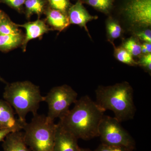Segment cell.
Here are the masks:
<instances>
[{
  "label": "cell",
  "instance_id": "15",
  "mask_svg": "<svg viewBox=\"0 0 151 151\" xmlns=\"http://www.w3.org/2000/svg\"><path fill=\"white\" fill-rule=\"evenodd\" d=\"M24 4L27 19L34 14L37 15L39 19L44 12L45 3L44 0H26Z\"/></svg>",
  "mask_w": 151,
  "mask_h": 151
},
{
  "label": "cell",
  "instance_id": "25",
  "mask_svg": "<svg viewBox=\"0 0 151 151\" xmlns=\"http://www.w3.org/2000/svg\"><path fill=\"white\" fill-rule=\"evenodd\" d=\"M137 37L145 42L151 43V30L149 29L142 30L136 33Z\"/></svg>",
  "mask_w": 151,
  "mask_h": 151
},
{
  "label": "cell",
  "instance_id": "11",
  "mask_svg": "<svg viewBox=\"0 0 151 151\" xmlns=\"http://www.w3.org/2000/svg\"><path fill=\"white\" fill-rule=\"evenodd\" d=\"M67 13L70 24L77 25L80 27L84 28L89 37L91 38L86 24L89 22L97 19L98 17L90 14L80 0L77 1L75 4L70 6Z\"/></svg>",
  "mask_w": 151,
  "mask_h": 151
},
{
  "label": "cell",
  "instance_id": "30",
  "mask_svg": "<svg viewBox=\"0 0 151 151\" xmlns=\"http://www.w3.org/2000/svg\"><path fill=\"white\" fill-rule=\"evenodd\" d=\"M0 81H2V82H4V83H6V81L4 80V79L2 78L1 77V76H0Z\"/></svg>",
  "mask_w": 151,
  "mask_h": 151
},
{
  "label": "cell",
  "instance_id": "13",
  "mask_svg": "<svg viewBox=\"0 0 151 151\" xmlns=\"http://www.w3.org/2000/svg\"><path fill=\"white\" fill-rule=\"evenodd\" d=\"M4 151H32L25 142L21 131L11 132L6 137L2 145Z\"/></svg>",
  "mask_w": 151,
  "mask_h": 151
},
{
  "label": "cell",
  "instance_id": "3",
  "mask_svg": "<svg viewBox=\"0 0 151 151\" xmlns=\"http://www.w3.org/2000/svg\"><path fill=\"white\" fill-rule=\"evenodd\" d=\"M3 97L14 108L18 119L24 122H26V116L29 113H32L33 116L37 114L40 104L45 100L39 87L29 81L7 84Z\"/></svg>",
  "mask_w": 151,
  "mask_h": 151
},
{
  "label": "cell",
  "instance_id": "29",
  "mask_svg": "<svg viewBox=\"0 0 151 151\" xmlns=\"http://www.w3.org/2000/svg\"><path fill=\"white\" fill-rule=\"evenodd\" d=\"M79 151H91V150H90V149L81 148H80V150H79Z\"/></svg>",
  "mask_w": 151,
  "mask_h": 151
},
{
  "label": "cell",
  "instance_id": "1",
  "mask_svg": "<svg viewBox=\"0 0 151 151\" xmlns=\"http://www.w3.org/2000/svg\"><path fill=\"white\" fill-rule=\"evenodd\" d=\"M74 104L58 124L78 139L89 140L99 137L98 129L105 111L87 95L77 100Z\"/></svg>",
  "mask_w": 151,
  "mask_h": 151
},
{
  "label": "cell",
  "instance_id": "19",
  "mask_svg": "<svg viewBox=\"0 0 151 151\" xmlns=\"http://www.w3.org/2000/svg\"><path fill=\"white\" fill-rule=\"evenodd\" d=\"M122 47L125 48L133 56H139L142 54V46L136 38L132 37L126 40Z\"/></svg>",
  "mask_w": 151,
  "mask_h": 151
},
{
  "label": "cell",
  "instance_id": "21",
  "mask_svg": "<svg viewBox=\"0 0 151 151\" xmlns=\"http://www.w3.org/2000/svg\"><path fill=\"white\" fill-rule=\"evenodd\" d=\"M51 9L60 11L67 14L70 7L69 0H47Z\"/></svg>",
  "mask_w": 151,
  "mask_h": 151
},
{
  "label": "cell",
  "instance_id": "8",
  "mask_svg": "<svg viewBox=\"0 0 151 151\" xmlns=\"http://www.w3.org/2000/svg\"><path fill=\"white\" fill-rule=\"evenodd\" d=\"M26 123L16 119L12 107L5 100H0V130L9 129L13 132L21 131Z\"/></svg>",
  "mask_w": 151,
  "mask_h": 151
},
{
  "label": "cell",
  "instance_id": "28",
  "mask_svg": "<svg viewBox=\"0 0 151 151\" xmlns=\"http://www.w3.org/2000/svg\"><path fill=\"white\" fill-rule=\"evenodd\" d=\"M7 15L5 14L4 12H3L2 11L0 10V24L1 23L3 20L6 17Z\"/></svg>",
  "mask_w": 151,
  "mask_h": 151
},
{
  "label": "cell",
  "instance_id": "12",
  "mask_svg": "<svg viewBox=\"0 0 151 151\" xmlns=\"http://www.w3.org/2000/svg\"><path fill=\"white\" fill-rule=\"evenodd\" d=\"M46 23L52 30L62 32L70 24L67 14L57 10L50 8L45 12Z\"/></svg>",
  "mask_w": 151,
  "mask_h": 151
},
{
  "label": "cell",
  "instance_id": "22",
  "mask_svg": "<svg viewBox=\"0 0 151 151\" xmlns=\"http://www.w3.org/2000/svg\"><path fill=\"white\" fill-rule=\"evenodd\" d=\"M138 65L142 67L147 72L150 73L151 71V54H145L138 61Z\"/></svg>",
  "mask_w": 151,
  "mask_h": 151
},
{
  "label": "cell",
  "instance_id": "6",
  "mask_svg": "<svg viewBox=\"0 0 151 151\" xmlns=\"http://www.w3.org/2000/svg\"><path fill=\"white\" fill-rule=\"evenodd\" d=\"M78 94L66 84L52 88L45 97L48 107L47 117L52 120L62 118L69 111V107L77 100Z\"/></svg>",
  "mask_w": 151,
  "mask_h": 151
},
{
  "label": "cell",
  "instance_id": "2",
  "mask_svg": "<svg viewBox=\"0 0 151 151\" xmlns=\"http://www.w3.org/2000/svg\"><path fill=\"white\" fill-rule=\"evenodd\" d=\"M96 102L105 111L111 110L119 122L134 118L136 109L134 102V91L128 82L124 81L108 86H100L95 91Z\"/></svg>",
  "mask_w": 151,
  "mask_h": 151
},
{
  "label": "cell",
  "instance_id": "20",
  "mask_svg": "<svg viewBox=\"0 0 151 151\" xmlns=\"http://www.w3.org/2000/svg\"><path fill=\"white\" fill-rule=\"evenodd\" d=\"M87 4L105 14L109 13L113 6V0H86Z\"/></svg>",
  "mask_w": 151,
  "mask_h": 151
},
{
  "label": "cell",
  "instance_id": "26",
  "mask_svg": "<svg viewBox=\"0 0 151 151\" xmlns=\"http://www.w3.org/2000/svg\"><path fill=\"white\" fill-rule=\"evenodd\" d=\"M142 46V52L144 54L151 53V43L144 42Z\"/></svg>",
  "mask_w": 151,
  "mask_h": 151
},
{
  "label": "cell",
  "instance_id": "4",
  "mask_svg": "<svg viewBox=\"0 0 151 151\" xmlns=\"http://www.w3.org/2000/svg\"><path fill=\"white\" fill-rule=\"evenodd\" d=\"M47 116L37 114L24 127L25 142L32 151H53L57 124Z\"/></svg>",
  "mask_w": 151,
  "mask_h": 151
},
{
  "label": "cell",
  "instance_id": "17",
  "mask_svg": "<svg viewBox=\"0 0 151 151\" xmlns=\"http://www.w3.org/2000/svg\"><path fill=\"white\" fill-rule=\"evenodd\" d=\"M22 34L17 24L12 21L7 15L0 24V35H17Z\"/></svg>",
  "mask_w": 151,
  "mask_h": 151
},
{
  "label": "cell",
  "instance_id": "18",
  "mask_svg": "<svg viewBox=\"0 0 151 151\" xmlns=\"http://www.w3.org/2000/svg\"><path fill=\"white\" fill-rule=\"evenodd\" d=\"M114 56L117 60L124 64L133 66L138 65L137 62L134 60L132 55L122 47H115Z\"/></svg>",
  "mask_w": 151,
  "mask_h": 151
},
{
  "label": "cell",
  "instance_id": "24",
  "mask_svg": "<svg viewBox=\"0 0 151 151\" xmlns=\"http://www.w3.org/2000/svg\"><path fill=\"white\" fill-rule=\"evenodd\" d=\"M2 2L4 3L12 8L17 11H20L24 4L26 0H1Z\"/></svg>",
  "mask_w": 151,
  "mask_h": 151
},
{
  "label": "cell",
  "instance_id": "7",
  "mask_svg": "<svg viewBox=\"0 0 151 151\" xmlns=\"http://www.w3.org/2000/svg\"><path fill=\"white\" fill-rule=\"evenodd\" d=\"M124 13L130 23L140 27L151 25V0H128Z\"/></svg>",
  "mask_w": 151,
  "mask_h": 151
},
{
  "label": "cell",
  "instance_id": "10",
  "mask_svg": "<svg viewBox=\"0 0 151 151\" xmlns=\"http://www.w3.org/2000/svg\"><path fill=\"white\" fill-rule=\"evenodd\" d=\"M78 139L57 124L53 151H79Z\"/></svg>",
  "mask_w": 151,
  "mask_h": 151
},
{
  "label": "cell",
  "instance_id": "16",
  "mask_svg": "<svg viewBox=\"0 0 151 151\" xmlns=\"http://www.w3.org/2000/svg\"><path fill=\"white\" fill-rule=\"evenodd\" d=\"M106 28L108 40L112 44L113 43V41L122 35L123 29L121 25L117 20L112 18H109L107 19Z\"/></svg>",
  "mask_w": 151,
  "mask_h": 151
},
{
  "label": "cell",
  "instance_id": "5",
  "mask_svg": "<svg viewBox=\"0 0 151 151\" xmlns=\"http://www.w3.org/2000/svg\"><path fill=\"white\" fill-rule=\"evenodd\" d=\"M98 133L102 144L124 147L132 150L135 148L134 140L115 117L104 115Z\"/></svg>",
  "mask_w": 151,
  "mask_h": 151
},
{
  "label": "cell",
  "instance_id": "9",
  "mask_svg": "<svg viewBox=\"0 0 151 151\" xmlns=\"http://www.w3.org/2000/svg\"><path fill=\"white\" fill-rule=\"evenodd\" d=\"M17 25L19 27H22L25 29V35L21 45L24 52L26 50L29 41L41 37L52 30L45 21L39 19L35 21L27 22L22 24H17Z\"/></svg>",
  "mask_w": 151,
  "mask_h": 151
},
{
  "label": "cell",
  "instance_id": "27",
  "mask_svg": "<svg viewBox=\"0 0 151 151\" xmlns=\"http://www.w3.org/2000/svg\"><path fill=\"white\" fill-rule=\"evenodd\" d=\"M12 131L9 129H4L0 130V142H4L5 139L9 133L12 132Z\"/></svg>",
  "mask_w": 151,
  "mask_h": 151
},
{
  "label": "cell",
  "instance_id": "23",
  "mask_svg": "<svg viewBox=\"0 0 151 151\" xmlns=\"http://www.w3.org/2000/svg\"><path fill=\"white\" fill-rule=\"evenodd\" d=\"M94 151H133V150L124 147L109 145H105L102 143Z\"/></svg>",
  "mask_w": 151,
  "mask_h": 151
},
{
  "label": "cell",
  "instance_id": "14",
  "mask_svg": "<svg viewBox=\"0 0 151 151\" xmlns=\"http://www.w3.org/2000/svg\"><path fill=\"white\" fill-rule=\"evenodd\" d=\"M24 38L23 34L17 35H0V50L7 52L21 46Z\"/></svg>",
  "mask_w": 151,
  "mask_h": 151
}]
</instances>
